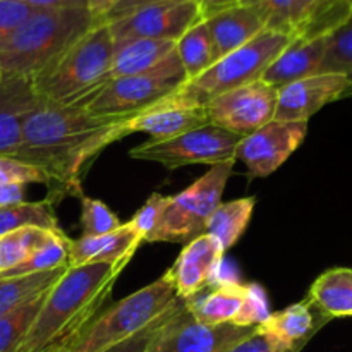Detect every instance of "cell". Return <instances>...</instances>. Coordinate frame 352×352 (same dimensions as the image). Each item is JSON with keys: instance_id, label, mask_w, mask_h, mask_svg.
<instances>
[{"instance_id": "obj_14", "label": "cell", "mask_w": 352, "mask_h": 352, "mask_svg": "<svg viewBox=\"0 0 352 352\" xmlns=\"http://www.w3.org/2000/svg\"><path fill=\"white\" fill-rule=\"evenodd\" d=\"M349 79L336 72H320L277 89L275 122H308L329 103L344 98Z\"/></svg>"}, {"instance_id": "obj_9", "label": "cell", "mask_w": 352, "mask_h": 352, "mask_svg": "<svg viewBox=\"0 0 352 352\" xmlns=\"http://www.w3.org/2000/svg\"><path fill=\"white\" fill-rule=\"evenodd\" d=\"M241 136L206 124L181 136L165 141H146L133 148L129 155L136 160L155 162L165 168H181L188 165H219L236 162V148Z\"/></svg>"}, {"instance_id": "obj_37", "label": "cell", "mask_w": 352, "mask_h": 352, "mask_svg": "<svg viewBox=\"0 0 352 352\" xmlns=\"http://www.w3.org/2000/svg\"><path fill=\"white\" fill-rule=\"evenodd\" d=\"M0 184H45L48 177L41 168L0 155Z\"/></svg>"}, {"instance_id": "obj_10", "label": "cell", "mask_w": 352, "mask_h": 352, "mask_svg": "<svg viewBox=\"0 0 352 352\" xmlns=\"http://www.w3.org/2000/svg\"><path fill=\"white\" fill-rule=\"evenodd\" d=\"M254 332L256 327L199 323L182 302L158 330L146 352H229Z\"/></svg>"}, {"instance_id": "obj_16", "label": "cell", "mask_w": 352, "mask_h": 352, "mask_svg": "<svg viewBox=\"0 0 352 352\" xmlns=\"http://www.w3.org/2000/svg\"><path fill=\"white\" fill-rule=\"evenodd\" d=\"M223 253L226 251L219 241L208 234H201L189 241L168 270L177 298L188 301L206 289L215 270L222 263Z\"/></svg>"}, {"instance_id": "obj_20", "label": "cell", "mask_w": 352, "mask_h": 352, "mask_svg": "<svg viewBox=\"0 0 352 352\" xmlns=\"http://www.w3.org/2000/svg\"><path fill=\"white\" fill-rule=\"evenodd\" d=\"M40 103L28 78L0 81V155L12 157L21 143V127L28 112Z\"/></svg>"}, {"instance_id": "obj_8", "label": "cell", "mask_w": 352, "mask_h": 352, "mask_svg": "<svg viewBox=\"0 0 352 352\" xmlns=\"http://www.w3.org/2000/svg\"><path fill=\"white\" fill-rule=\"evenodd\" d=\"M234 162L213 165L203 177L179 195L170 196L167 210L150 243L188 244L205 232L213 210L222 203L223 189L232 175Z\"/></svg>"}, {"instance_id": "obj_1", "label": "cell", "mask_w": 352, "mask_h": 352, "mask_svg": "<svg viewBox=\"0 0 352 352\" xmlns=\"http://www.w3.org/2000/svg\"><path fill=\"white\" fill-rule=\"evenodd\" d=\"M131 117L93 113L82 98L71 103L40 102L24 117L21 143L12 158L47 174V199L54 206L67 196L79 198L93 160L109 144L129 136L126 126Z\"/></svg>"}, {"instance_id": "obj_15", "label": "cell", "mask_w": 352, "mask_h": 352, "mask_svg": "<svg viewBox=\"0 0 352 352\" xmlns=\"http://www.w3.org/2000/svg\"><path fill=\"white\" fill-rule=\"evenodd\" d=\"M206 124L210 122L205 105L186 102L174 91L167 98L151 105L150 109L134 113L127 120L126 127L127 134L146 133L151 136L150 141H165Z\"/></svg>"}, {"instance_id": "obj_42", "label": "cell", "mask_w": 352, "mask_h": 352, "mask_svg": "<svg viewBox=\"0 0 352 352\" xmlns=\"http://www.w3.org/2000/svg\"><path fill=\"white\" fill-rule=\"evenodd\" d=\"M24 184H0V206L24 203Z\"/></svg>"}, {"instance_id": "obj_28", "label": "cell", "mask_w": 352, "mask_h": 352, "mask_svg": "<svg viewBox=\"0 0 352 352\" xmlns=\"http://www.w3.org/2000/svg\"><path fill=\"white\" fill-rule=\"evenodd\" d=\"M175 52L186 72V81L198 78L215 64L213 43L205 19L189 28L177 41Z\"/></svg>"}, {"instance_id": "obj_45", "label": "cell", "mask_w": 352, "mask_h": 352, "mask_svg": "<svg viewBox=\"0 0 352 352\" xmlns=\"http://www.w3.org/2000/svg\"><path fill=\"white\" fill-rule=\"evenodd\" d=\"M241 0H199V7H201L203 19L213 16V14L220 12V10H226L229 7L239 6Z\"/></svg>"}, {"instance_id": "obj_47", "label": "cell", "mask_w": 352, "mask_h": 352, "mask_svg": "<svg viewBox=\"0 0 352 352\" xmlns=\"http://www.w3.org/2000/svg\"><path fill=\"white\" fill-rule=\"evenodd\" d=\"M344 2L347 3V7H349V10L352 12V0H344Z\"/></svg>"}, {"instance_id": "obj_29", "label": "cell", "mask_w": 352, "mask_h": 352, "mask_svg": "<svg viewBox=\"0 0 352 352\" xmlns=\"http://www.w3.org/2000/svg\"><path fill=\"white\" fill-rule=\"evenodd\" d=\"M24 227L58 229L54 205L47 198L41 201L19 203V205L0 206V237Z\"/></svg>"}, {"instance_id": "obj_30", "label": "cell", "mask_w": 352, "mask_h": 352, "mask_svg": "<svg viewBox=\"0 0 352 352\" xmlns=\"http://www.w3.org/2000/svg\"><path fill=\"white\" fill-rule=\"evenodd\" d=\"M60 229L24 227L0 237V274L23 263L38 248L47 244Z\"/></svg>"}, {"instance_id": "obj_3", "label": "cell", "mask_w": 352, "mask_h": 352, "mask_svg": "<svg viewBox=\"0 0 352 352\" xmlns=\"http://www.w3.org/2000/svg\"><path fill=\"white\" fill-rule=\"evenodd\" d=\"M98 23L86 7L38 9L0 43L3 78L31 79Z\"/></svg>"}, {"instance_id": "obj_4", "label": "cell", "mask_w": 352, "mask_h": 352, "mask_svg": "<svg viewBox=\"0 0 352 352\" xmlns=\"http://www.w3.org/2000/svg\"><path fill=\"white\" fill-rule=\"evenodd\" d=\"M113 58L109 24L98 23L57 60L30 79L40 102L71 103L102 88Z\"/></svg>"}, {"instance_id": "obj_48", "label": "cell", "mask_w": 352, "mask_h": 352, "mask_svg": "<svg viewBox=\"0 0 352 352\" xmlns=\"http://www.w3.org/2000/svg\"><path fill=\"white\" fill-rule=\"evenodd\" d=\"M3 79V74H2V71H0V81H2Z\"/></svg>"}, {"instance_id": "obj_2", "label": "cell", "mask_w": 352, "mask_h": 352, "mask_svg": "<svg viewBox=\"0 0 352 352\" xmlns=\"http://www.w3.org/2000/svg\"><path fill=\"white\" fill-rule=\"evenodd\" d=\"M124 268L112 263L69 267L48 291L33 325L16 352H43L69 333L82 329L110 298Z\"/></svg>"}, {"instance_id": "obj_33", "label": "cell", "mask_w": 352, "mask_h": 352, "mask_svg": "<svg viewBox=\"0 0 352 352\" xmlns=\"http://www.w3.org/2000/svg\"><path fill=\"white\" fill-rule=\"evenodd\" d=\"M48 291L0 318V352H16L33 325Z\"/></svg>"}, {"instance_id": "obj_11", "label": "cell", "mask_w": 352, "mask_h": 352, "mask_svg": "<svg viewBox=\"0 0 352 352\" xmlns=\"http://www.w3.org/2000/svg\"><path fill=\"white\" fill-rule=\"evenodd\" d=\"M203 21L199 2H160L110 21L113 47L134 40L177 41L189 28Z\"/></svg>"}, {"instance_id": "obj_26", "label": "cell", "mask_w": 352, "mask_h": 352, "mask_svg": "<svg viewBox=\"0 0 352 352\" xmlns=\"http://www.w3.org/2000/svg\"><path fill=\"white\" fill-rule=\"evenodd\" d=\"M254 205H256L254 196L232 199L229 203H220L210 215L203 234L215 237L222 250L229 251L241 239L244 230L248 229Z\"/></svg>"}, {"instance_id": "obj_36", "label": "cell", "mask_w": 352, "mask_h": 352, "mask_svg": "<svg viewBox=\"0 0 352 352\" xmlns=\"http://www.w3.org/2000/svg\"><path fill=\"white\" fill-rule=\"evenodd\" d=\"M168 203H170V196H162L158 192H153L144 201V205L134 213L133 219L129 220L131 227H133L134 232L140 236L143 243H150L151 241V236L157 230Z\"/></svg>"}, {"instance_id": "obj_44", "label": "cell", "mask_w": 352, "mask_h": 352, "mask_svg": "<svg viewBox=\"0 0 352 352\" xmlns=\"http://www.w3.org/2000/svg\"><path fill=\"white\" fill-rule=\"evenodd\" d=\"M119 2L120 0H85L86 9H88L89 12H91V16L95 17L96 21H100V23H103L107 14H109Z\"/></svg>"}, {"instance_id": "obj_41", "label": "cell", "mask_w": 352, "mask_h": 352, "mask_svg": "<svg viewBox=\"0 0 352 352\" xmlns=\"http://www.w3.org/2000/svg\"><path fill=\"white\" fill-rule=\"evenodd\" d=\"M229 352H284L274 346V344L268 342L263 336H260L258 332H254L253 336L248 337L246 340H243L241 344H237L236 347H232Z\"/></svg>"}, {"instance_id": "obj_18", "label": "cell", "mask_w": 352, "mask_h": 352, "mask_svg": "<svg viewBox=\"0 0 352 352\" xmlns=\"http://www.w3.org/2000/svg\"><path fill=\"white\" fill-rule=\"evenodd\" d=\"M140 239L131 223H122L117 230L100 237H85L69 239V267H81L91 263H112L126 268L131 258L138 251Z\"/></svg>"}, {"instance_id": "obj_5", "label": "cell", "mask_w": 352, "mask_h": 352, "mask_svg": "<svg viewBox=\"0 0 352 352\" xmlns=\"http://www.w3.org/2000/svg\"><path fill=\"white\" fill-rule=\"evenodd\" d=\"M177 299L174 282L167 270L146 287L133 292L122 301L113 302L98 316H93L79 330L65 352L107 351L151 325Z\"/></svg>"}, {"instance_id": "obj_34", "label": "cell", "mask_w": 352, "mask_h": 352, "mask_svg": "<svg viewBox=\"0 0 352 352\" xmlns=\"http://www.w3.org/2000/svg\"><path fill=\"white\" fill-rule=\"evenodd\" d=\"M79 201H81V227L85 237L107 236L122 226L119 217L102 199L89 198L82 192Z\"/></svg>"}, {"instance_id": "obj_43", "label": "cell", "mask_w": 352, "mask_h": 352, "mask_svg": "<svg viewBox=\"0 0 352 352\" xmlns=\"http://www.w3.org/2000/svg\"><path fill=\"white\" fill-rule=\"evenodd\" d=\"M36 9H78L86 7L85 0H26Z\"/></svg>"}, {"instance_id": "obj_19", "label": "cell", "mask_w": 352, "mask_h": 352, "mask_svg": "<svg viewBox=\"0 0 352 352\" xmlns=\"http://www.w3.org/2000/svg\"><path fill=\"white\" fill-rule=\"evenodd\" d=\"M325 48L327 36L294 38L268 65L261 76V81L278 89L289 82L320 74Z\"/></svg>"}, {"instance_id": "obj_12", "label": "cell", "mask_w": 352, "mask_h": 352, "mask_svg": "<svg viewBox=\"0 0 352 352\" xmlns=\"http://www.w3.org/2000/svg\"><path fill=\"white\" fill-rule=\"evenodd\" d=\"M277 89L254 81L215 96L205 103L208 122L244 138L274 120Z\"/></svg>"}, {"instance_id": "obj_40", "label": "cell", "mask_w": 352, "mask_h": 352, "mask_svg": "<svg viewBox=\"0 0 352 352\" xmlns=\"http://www.w3.org/2000/svg\"><path fill=\"white\" fill-rule=\"evenodd\" d=\"M160 2H191V0H120V2L107 14L103 23H110V21H116L119 19V17L127 16V14H131L136 9H141V7ZM192 2H199V0H192Z\"/></svg>"}, {"instance_id": "obj_25", "label": "cell", "mask_w": 352, "mask_h": 352, "mask_svg": "<svg viewBox=\"0 0 352 352\" xmlns=\"http://www.w3.org/2000/svg\"><path fill=\"white\" fill-rule=\"evenodd\" d=\"M308 299L332 318L352 316V268H330L309 287Z\"/></svg>"}, {"instance_id": "obj_7", "label": "cell", "mask_w": 352, "mask_h": 352, "mask_svg": "<svg viewBox=\"0 0 352 352\" xmlns=\"http://www.w3.org/2000/svg\"><path fill=\"white\" fill-rule=\"evenodd\" d=\"M184 82L186 72L174 52L157 71L107 81L102 88L82 96V102L98 116H134L167 98Z\"/></svg>"}, {"instance_id": "obj_17", "label": "cell", "mask_w": 352, "mask_h": 352, "mask_svg": "<svg viewBox=\"0 0 352 352\" xmlns=\"http://www.w3.org/2000/svg\"><path fill=\"white\" fill-rule=\"evenodd\" d=\"M330 322L309 299L292 305L282 311L270 313L256 332L263 336L277 349L284 352H301L322 327Z\"/></svg>"}, {"instance_id": "obj_35", "label": "cell", "mask_w": 352, "mask_h": 352, "mask_svg": "<svg viewBox=\"0 0 352 352\" xmlns=\"http://www.w3.org/2000/svg\"><path fill=\"white\" fill-rule=\"evenodd\" d=\"M239 6L256 10L265 23V30L294 36L291 23L292 0H241Z\"/></svg>"}, {"instance_id": "obj_13", "label": "cell", "mask_w": 352, "mask_h": 352, "mask_svg": "<svg viewBox=\"0 0 352 352\" xmlns=\"http://www.w3.org/2000/svg\"><path fill=\"white\" fill-rule=\"evenodd\" d=\"M308 122H268L250 136L241 138L236 160H243L250 177H268L301 146Z\"/></svg>"}, {"instance_id": "obj_21", "label": "cell", "mask_w": 352, "mask_h": 352, "mask_svg": "<svg viewBox=\"0 0 352 352\" xmlns=\"http://www.w3.org/2000/svg\"><path fill=\"white\" fill-rule=\"evenodd\" d=\"M248 294H250V284L230 280L210 285L184 302L188 311L199 323H206V325L232 323L236 325L237 318L246 306Z\"/></svg>"}, {"instance_id": "obj_27", "label": "cell", "mask_w": 352, "mask_h": 352, "mask_svg": "<svg viewBox=\"0 0 352 352\" xmlns=\"http://www.w3.org/2000/svg\"><path fill=\"white\" fill-rule=\"evenodd\" d=\"M67 268L69 267H60L55 270L38 272V274L0 278V318L43 292L50 291L67 272Z\"/></svg>"}, {"instance_id": "obj_24", "label": "cell", "mask_w": 352, "mask_h": 352, "mask_svg": "<svg viewBox=\"0 0 352 352\" xmlns=\"http://www.w3.org/2000/svg\"><path fill=\"white\" fill-rule=\"evenodd\" d=\"M174 52L175 41L168 40H134L113 47V58L107 81L157 71L158 65Z\"/></svg>"}, {"instance_id": "obj_32", "label": "cell", "mask_w": 352, "mask_h": 352, "mask_svg": "<svg viewBox=\"0 0 352 352\" xmlns=\"http://www.w3.org/2000/svg\"><path fill=\"white\" fill-rule=\"evenodd\" d=\"M67 256H69V237L65 236L62 230H58V232L55 234L47 244L38 248V250L34 251L31 256H28L23 263L10 268V270L2 272V274H0V278L38 274V272H48L60 267H69Z\"/></svg>"}, {"instance_id": "obj_6", "label": "cell", "mask_w": 352, "mask_h": 352, "mask_svg": "<svg viewBox=\"0 0 352 352\" xmlns=\"http://www.w3.org/2000/svg\"><path fill=\"white\" fill-rule=\"evenodd\" d=\"M292 40L294 36L291 34L270 30L261 31L246 45L217 60L201 76L181 85L175 95L186 102L205 105L208 100L230 89L260 81L268 65Z\"/></svg>"}, {"instance_id": "obj_31", "label": "cell", "mask_w": 352, "mask_h": 352, "mask_svg": "<svg viewBox=\"0 0 352 352\" xmlns=\"http://www.w3.org/2000/svg\"><path fill=\"white\" fill-rule=\"evenodd\" d=\"M320 72H336L349 79V88L344 98L352 96V16L344 24L327 34V48Z\"/></svg>"}, {"instance_id": "obj_38", "label": "cell", "mask_w": 352, "mask_h": 352, "mask_svg": "<svg viewBox=\"0 0 352 352\" xmlns=\"http://www.w3.org/2000/svg\"><path fill=\"white\" fill-rule=\"evenodd\" d=\"M182 302H184L182 299H177V301H175L174 305H172L170 308H168L167 311L160 316V318L155 320V322L151 323V325H148L146 329H143L141 332H138L136 336L129 337V339L122 340V342L116 344V346L109 347V349L103 351V352H146L148 346H150L151 340L155 339V336L158 333V330H160L162 327H164V323L167 322V320L170 318V316L174 315L179 308H181Z\"/></svg>"}, {"instance_id": "obj_22", "label": "cell", "mask_w": 352, "mask_h": 352, "mask_svg": "<svg viewBox=\"0 0 352 352\" xmlns=\"http://www.w3.org/2000/svg\"><path fill=\"white\" fill-rule=\"evenodd\" d=\"M213 43L215 62L265 31L260 14L248 6H234L205 19Z\"/></svg>"}, {"instance_id": "obj_39", "label": "cell", "mask_w": 352, "mask_h": 352, "mask_svg": "<svg viewBox=\"0 0 352 352\" xmlns=\"http://www.w3.org/2000/svg\"><path fill=\"white\" fill-rule=\"evenodd\" d=\"M36 7L28 3L26 0H0V43L9 38L21 24L26 23Z\"/></svg>"}, {"instance_id": "obj_46", "label": "cell", "mask_w": 352, "mask_h": 352, "mask_svg": "<svg viewBox=\"0 0 352 352\" xmlns=\"http://www.w3.org/2000/svg\"><path fill=\"white\" fill-rule=\"evenodd\" d=\"M79 330H81V329H79ZM79 330H76V332L69 333V336L64 337V339L57 340V342L52 344V346L48 347L47 351H43V352H65V349H67V347H69V344L72 342V339H74V337L79 333Z\"/></svg>"}, {"instance_id": "obj_23", "label": "cell", "mask_w": 352, "mask_h": 352, "mask_svg": "<svg viewBox=\"0 0 352 352\" xmlns=\"http://www.w3.org/2000/svg\"><path fill=\"white\" fill-rule=\"evenodd\" d=\"M351 16L344 0H292V33L294 38L327 36Z\"/></svg>"}]
</instances>
